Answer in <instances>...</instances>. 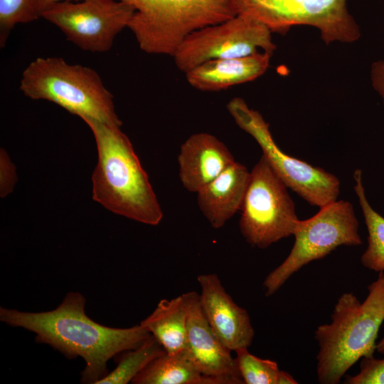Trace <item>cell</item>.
I'll use <instances>...</instances> for the list:
<instances>
[{
    "label": "cell",
    "instance_id": "cell-1",
    "mask_svg": "<svg viewBox=\"0 0 384 384\" xmlns=\"http://www.w3.org/2000/svg\"><path fill=\"white\" fill-rule=\"evenodd\" d=\"M85 299L68 292L52 311L26 312L0 308V320L36 334V341L46 343L68 358L81 357L85 367L83 383H95L108 374L107 362L117 353L140 346L151 334L142 324L130 328L101 325L87 316Z\"/></svg>",
    "mask_w": 384,
    "mask_h": 384
},
{
    "label": "cell",
    "instance_id": "cell-2",
    "mask_svg": "<svg viewBox=\"0 0 384 384\" xmlns=\"http://www.w3.org/2000/svg\"><path fill=\"white\" fill-rule=\"evenodd\" d=\"M92 130L97 149L92 174V198L114 213L156 225L164 213L148 175L142 168L122 125L85 122Z\"/></svg>",
    "mask_w": 384,
    "mask_h": 384
},
{
    "label": "cell",
    "instance_id": "cell-3",
    "mask_svg": "<svg viewBox=\"0 0 384 384\" xmlns=\"http://www.w3.org/2000/svg\"><path fill=\"white\" fill-rule=\"evenodd\" d=\"M361 302L353 292L337 300L331 322L315 331L319 345L317 378L321 384H338L359 359L374 356L378 331L384 321V272L368 286Z\"/></svg>",
    "mask_w": 384,
    "mask_h": 384
},
{
    "label": "cell",
    "instance_id": "cell-4",
    "mask_svg": "<svg viewBox=\"0 0 384 384\" xmlns=\"http://www.w3.org/2000/svg\"><path fill=\"white\" fill-rule=\"evenodd\" d=\"M20 90L32 100L53 102L84 122L122 125L112 95L89 67L69 64L62 58H37L23 70Z\"/></svg>",
    "mask_w": 384,
    "mask_h": 384
},
{
    "label": "cell",
    "instance_id": "cell-5",
    "mask_svg": "<svg viewBox=\"0 0 384 384\" xmlns=\"http://www.w3.org/2000/svg\"><path fill=\"white\" fill-rule=\"evenodd\" d=\"M134 13L128 28L139 48L151 54L173 56L193 31L238 15L234 0H119Z\"/></svg>",
    "mask_w": 384,
    "mask_h": 384
},
{
    "label": "cell",
    "instance_id": "cell-6",
    "mask_svg": "<svg viewBox=\"0 0 384 384\" xmlns=\"http://www.w3.org/2000/svg\"><path fill=\"white\" fill-rule=\"evenodd\" d=\"M319 208L311 218L299 220L289 254L265 279L266 297L274 294L303 266L325 257L338 246L361 245L359 223L351 203L336 200Z\"/></svg>",
    "mask_w": 384,
    "mask_h": 384
},
{
    "label": "cell",
    "instance_id": "cell-7",
    "mask_svg": "<svg viewBox=\"0 0 384 384\" xmlns=\"http://www.w3.org/2000/svg\"><path fill=\"white\" fill-rule=\"evenodd\" d=\"M287 188L262 156L250 171L240 210V230L250 245L265 249L294 235L299 220Z\"/></svg>",
    "mask_w": 384,
    "mask_h": 384
},
{
    "label": "cell",
    "instance_id": "cell-8",
    "mask_svg": "<svg viewBox=\"0 0 384 384\" xmlns=\"http://www.w3.org/2000/svg\"><path fill=\"white\" fill-rule=\"evenodd\" d=\"M227 109L236 124L257 142L262 156L288 188L319 208L336 201L340 181L336 176L283 151L275 143L269 124L242 98L231 99Z\"/></svg>",
    "mask_w": 384,
    "mask_h": 384
},
{
    "label": "cell",
    "instance_id": "cell-9",
    "mask_svg": "<svg viewBox=\"0 0 384 384\" xmlns=\"http://www.w3.org/2000/svg\"><path fill=\"white\" fill-rule=\"evenodd\" d=\"M238 14L250 17L272 33H286L292 26L319 30L326 44L353 43L361 31L349 13L346 0H234Z\"/></svg>",
    "mask_w": 384,
    "mask_h": 384
},
{
    "label": "cell",
    "instance_id": "cell-10",
    "mask_svg": "<svg viewBox=\"0 0 384 384\" xmlns=\"http://www.w3.org/2000/svg\"><path fill=\"white\" fill-rule=\"evenodd\" d=\"M275 49L272 32L266 26L238 14L190 33L172 57L177 68L186 73L208 60L250 55L260 50L272 55Z\"/></svg>",
    "mask_w": 384,
    "mask_h": 384
},
{
    "label": "cell",
    "instance_id": "cell-11",
    "mask_svg": "<svg viewBox=\"0 0 384 384\" xmlns=\"http://www.w3.org/2000/svg\"><path fill=\"white\" fill-rule=\"evenodd\" d=\"M134 13L132 6L119 0H81L58 2L42 18L56 26L81 49L103 53L128 27Z\"/></svg>",
    "mask_w": 384,
    "mask_h": 384
},
{
    "label": "cell",
    "instance_id": "cell-12",
    "mask_svg": "<svg viewBox=\"0 0 384 384\" xmlns=\"http://www.w3.org/2000/svg\"><path fill=\"white\" fill-rule=\"evenodd\" d=\"M184 352L203 375V384L244 383L235 359L215 336L202 310L199 294L192 291Z\"/></svg>",
    "mask_w": 384,
    "mask_h": 384
},
{
    "label": "cell",
    "instance_id": "cell-13",
    "mask_svg": "<svg viewBox=\"0 0 384 384\" xmlns=\"http://www.w3.org/2000/svg\"><path fill=\"white\" fill-rule=\"evenodd\" d=\"M200 304L215 336L231 351L250 346L255 331L247 311L228 294L215 273L202 274Z\"/></svg>",
    "mask_w": 384,
    "mask_h": 384
},
{
    "label": "cell",
    "instance_id": "cell-14",
    "mask_svg": "<svg viewBox=\"0 0 384 384\" xmlns=\"http://www.w3.org/2000/svg\"><path fill=\"white\" fill-rule=\"evenodd\" d=\"M235 161L232 153L217 137L196 133L180 147L178 176L188 191L197 193Z\"/></svg>",
    "mask_w": 384,
    "mask_h": 384
},
{
    "label": "cell",
    "instance_id": "cell-15",
    "mask_svg": "<svg viewBox=\"0 0 384 384\" xmlns=\"http://www.w3.org/2000/svg\"><path fill=\"white\" fill-rule=\"evenodd\" d=\"M250 178L246 166L235 161L196 193L198 206L213 228H222L241 210Z\"/></svg>",
    "mask_w": 384,
    "mask_h": 384
},
{
    "label": "cell",
    "instance_id": "cell-16",
    "mask_svg": "<svg viewBox=\"0 0 384 384\" xmlns=\"http://www.w3.org/2000/svg\"><path fill=\"white\" fill-rule=\"evenodd\" d=\"M271 55L259 52L247 56L208 60L186 72V80L191 86L201 91L225 90L263 75L269 67Z\"/></svg>",
    "mask_w": 384,
    "mask_h": 384
},
{
    "label": "cell",
    "instance_id": "cell-17",
    "mask_svg": "<svg viewBox=\"0 0 384 384\" xmlns=\"http://www.w3.org/2000/svg\"><path fill=\"white\" fill-rule=\"evenodd\" d=\"M191 292L172 299H162L140 322L169 354L184 351Z\"/></svg>",
    "mask_w": 384,
    "mask_h": 384
},
{
    "label": "cell",
    "instance_id": "cell-18",
    "mask_svg": "<svg viewBox=\"0 0 384 384\" xmlns=\"http://www.w3.org/2000/svg\"><path fill=\"white\" fill-rule=\"evenodd\" d=\"M134 384H203V375L184 351L165 353L149 363L132 380Z\"/></svg>",
    "mask_w": 384,
    "mask_h": 384
},
{
    "label": "cell",
    "instance_id": "cell-19",
    "mask_svg": "<svg viewBox=\"0 0 384 384\" xmlns=\"http://www.w3.org/2000/svg\"><path fill=\"white\" fill-rule=\"evenodd\" d=\"M354 191L357 196L368 230V246L361 257L363 267L376 272H384V217L369 203L362 182V171L353 173Z\"/></svg>",
    "mask_w": 384,
    "mask_h": 384
},
{
    "label": "cell",
    "instance_id": "cell-20",
    "mask_svg": "<svg viewBox=\"0 0 384 384\" xmlns=\"http://www.w3.org/2000/svg\"><path fill=\"white\" fill-rule=\"evenodd\" d=\"M166 353L151 335L136 348L124 351L117 366L96 384H127L156 358Z\"/></svg>",
    "mask_w": 384,
    "mask_h": 384
},
{
    "label": "cell",
    "instance_id": "cell-21",
    "mask_svg": "<svg viewBox=\"0 0 384 384\" xmlns=\"http://www.w3.org/2000/svg\"><path fill=\"white\" fill-rule=\"evenodd\" d=\"M235 358L240 375L245 384H279L282 370L277 363L270 359L258 358L240 348Z\"/></svg>",
    "mask_w": 384,
    "mask_h": 384
},
{
    "label": "cell",
    "instance_id": "cell-22",
    "mask_svg": "<svg viewBox=\"0 0 384 384\" xmlns=\"http://www.w3.org/2000/svg\"><path fill=\"white\" fill-rule=\"evenodd\" d=\"M31 0H0V46L4 48L11 31L21 23L37 20Z\"/></svg>",
    "mask_w": 384,
    "mask_h": 384
},
{
    "label": "cell",
    "instance_id": "cell-23",
    "mask_svg": "<svg viewBox=\"0 0 384 384\" xmlns=\"http://www.w3.org/2000/svg\"><path fill=\"white\" fill-rule=\"evenodd\" d=\"M346 384H384V358H362L360 371L354 375H345Z\"/></svg>",
    "mask_w": 384,
    "mask_h": 384
},
{
    "label": "cell",
    "instance_id": "cell-24",
    "mask_svg": "<svg viewBox=\"0 0 384 384\" xmlns=\"http://www.w3.org/2000/svg\"><path fill=\"white\" fill-rule=\"evenodd\" d=\"M15 166L11 161L7 153L1 149L0 153V194L5 197L13 191L16 182Z\"/></svg>",
    "mask_w": 384,
    "mask_h": 384
},
{
    "label": "cell",
    "instance_id": "cell-25",
    "mask_svg": "<svg viewBox=\"0 0 384 384\" xmlns=\"http://www.w3.org/2000/svg\"><path fill=\"white\" fill-rule=\"evenodd\" d=\"M370 79L374 90L380 96L384 104V56L372 64Z\"/></svg>",
    "mask_w": 384,
    "mask_h": 384
},
{
    "label": "cell",
    "instance_id": "cell-26",
    "mask_svg": "<svg viewBox=\"0 0 384 384\" xmlns=\"http://www.w3.org/2000/svg\"><path fill=\"white\" fill-rule=\"evenodd\" d=\"M81 0H31L33 11L38 18L52 6L60 1H79Z\"/></svg>",
    "mask_w": 384,
    "mask_h": 384
},
{
    "label": "cell",
    "instance_id": "cell-27",
    "mask_svg": "<svg viewBox=\"0 0 384 384\" xmlns=\"http://www.w3.org/2000/svg\"><path fill=\"white\" fill-rule=\"evenodd\" d=\"M376 351L381 354H384V334L381 339L376 343Z\"/></svg>",
    "mask_w": 384,
    "mask_h": 384
}]
</instances>
